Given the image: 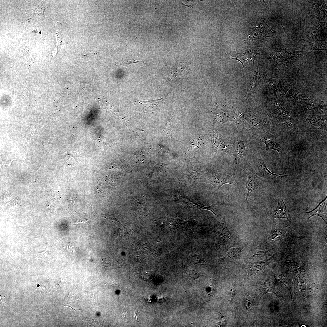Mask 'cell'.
<instances>
[{"instance_id":"4","label":"cell","mask_w":327,"mask_h":327,"mask_svg":"<svg viewBox=\"0 0 327 327\" xmlns=\"http://www.w3.org/2000/svg\"><path fill=\"white\" fill-rule=\"evenodd\" d=\"M247 180L245 185L246 190V201L253 193L263 188L264 182L263 179L254 173L249 171L246 173Z\"/></svg>"},{"instance_id":"7","label":"cell","mask_w":327,"mask_h":327,"mask_svg":"<svg viewBox=\"0 0 327 327\" xmlns=\"http://www.w3.org/2000/svg\"><path fill=\"white\" fill-rule=\"evenodd\" d=\"M248 244L245 242L240 244L238 246L230 249L226 255L219 259L222 262L229 263L235 261L240 256L243 249Z\"/></svg>"},{"instance_id":"9","label":"cell","mask_w":327,"mask_h":327,"mask_svg":"<svg viewBox=\"0 0 327 327\" xmlns=\"http://www.w3.org/2000/svg\"><path fill=\"white\" fill-rule=\"evenodd\" d=\"M310 216L309 218L314 216H317L321 217L326 222L327 214V198H325L314 209L309 212H306Z\"/></svg>"},{"instance_id":"16","label":"cell","mask_w":327,"mask_h":327,"mask_svg":"<svg viewBox=\"0 0 327 327\" xmlns=\"http://www.w3.org/2000/svg\"><path fill=\"white\" fill-rule=\"evenodd\" d=\"M201 276V275L194 270H190L188 273V277L191 279H196Z\"/></svg>"},{"instance_id":"3","label":"cell","mask_w":327,"mask_h":327,"mask_svg":"<svg viewBox=\"0 0 327 327\" xmlns=\"http://www.w3.org/2000/svg\"><path fill=\"white\" fill-rule=\"evenodd\" d=\"M202 182L210 184L216 191L226 184L235 186L236 184V182L233 177L223 172L213 173L206 180Z\"/></svg>"},{"instance_id":"14","label":"cell","mask_w":327,"mask_h":327,"mask_svg":"<svg viewBox=\"0 0 327 327\" xmlns=\"http://www.w3.org/2000/svg\"><path fill=\"white\" fill-rule=\"evenodd\" d=\"M189 260L193 264L198 265L203 264L205 263L203 258L193 253L190 255Z\"/></svg>"},{"instance_id":"5","label":"cell","mask_w":327,"mask_h":327,"mask_svg":"<svg viewBox=\"0 0 327 327\" xmlns=\"http://www.w3.org/2000/svg\"><path fill=\"white\" fill-rule=\"evenodd\" d=\"M47 7V6L44 5L42 4L34 9L20 10L22 13V22L29 19H32L39 22L42 21L43 19L44 11Z\"/></svg>"},{"instance_id":"12","label":"cell","mask_w":327,"mask_h":327,"mask_svg":"<svg viewBox=\"0 0 327 327\" xmlns=\"http://www.w3.org/2000/svg\"><path fill=\"white\" fill-rule=\"evenodd\" d=\"M259 167L262 171L264 173L269 175L271 176L276 177H278L281 178V179L282 177L287 176L286 175L282 173L280 174H276L271 172L267 168L266 165L263 160L261 156L259 154L256 158Z\"/></svg>"},{"instance_id":"8","label":"cell","mask_w":327,"mask_h":327,"mask_svg":"<svg viewBox=\"0 0 327 327\" xmlns=\"http://www.w3.org/2000/svg\"><path fill=\"white\" fill-rule=\"evenodd\" d=\"M271 214L273 218L284 219L289 222L292 221L289 208L283 200L278 202L277 207L272 212Z\"/></svg>"},{"instance_id":"19","label":"cell","mask_w":327,"mask_h":327,"mask_svg":"<svg viewBox=\"0 0 327 327\" xmlns=\"http://www.w3.org/2000/svg\"><path fill=\"white\" fill-rule=\"evenodd\" d=\"M134 316L135 317V320L138 322H139L140 317L139 316V313H138V312H135Z\"/></svg>"},{"instance_id":"2","label":"cell","mask_w":327,"mask_h":327,"mask_svg":"<svg viewBox=\"0 0 327 327\" xmlns=\"http://www.w3.org/2000/svg\"><path fill=\"white\" fill-rule=\"evenodd\" d=\"M174 198L177 203L182 205L200 209H205L211 212L219 220L221 216L217 203H214L208 206H204L198 204L191 200L184 195L177 192L174 194Z\"/></svg>"},{"instance_id":"13","label":"cell","mask_w":327,"mask_h":327,"mask_svg":"<svg viewBox=\"0 0 327 327\" xmlns=\"http://www.w3.org/2000/svg\"><path fill=\"white\" fill-rule=\"evenodd\" d=\"M261 141L265 144L266 150H276L280 156V153L276 143L271 138L264 137L263 138Z\"/></svg>"},{"instance_id":"20","label":"cell","mask_w":327,"mask_h":327,"mask_svg":"<svg viewBox=\"0 0 327 327\" xmlns=\"http://www.w3.org/2000/svg\"><path fill=\"white\" fill-rule=\"evenodd\" d=\"M123 318H124V320L125 321L126 320V317H127V314H126V312H125V311L123 313Z\"/></svg>"},{"instance_id":"6","label":"cell","mask_w":327,"mask_h":327,"mask_svg":"<svg viewBox=\"0 0 327 327\" xmlns=\"http://www.w3.org/2000/svg\"><path fill=\"white\" fill-rule=\"evenodd\" d=\"M213 145L217 149L230 154L235 151L228 140L223 138L218 133L213 132L211 134Z\"/></svg>"},{"instance_id":"18","label":"cell","mask_w":327,"mask_h":327,"mask_svg":"<svg viewBox=\"0 0 327 327\" xmlns=\"http://www.w3.org/2000/svg\"><path fill=\"white\" fill-rule=\"evenodd\" d=\"M235 284L233 285L230 292L229 296V299L230 301L233 299L235 293Z\"/></svg>"},{"instance_id":"15","label":"cell","mask_w":327,"mask_h":327,"mask_svg":"<svg viewBox=\"0 0 327 327\" xmlns=\"http://www.w3.org/2000/svg\"><path fill=\"white\" fill-rule=\"evenodd\" d=\"M253 300V297L252 296L246 294L244 297V303L245 307L247 310H249L251 309Z\"/></svg>"},{"instance_id":"10","label":"cell","mask_w":327,"mask_h":327,"mask_svg":"<svg viewBox=\"0 0 327 327\" xmlns=\"http://www.w3.org/2000/svg\"><path fill=\"white\" fill-rule=\"evenodd\" d=\"M268 261H257L251 263L247 267V275L251 276L260 272L268 264Z\"/></svg>"},{"instance_id":"1","label":"cell","mask_w":327,"mask_h":327,"mask_svg":"<svg viewBox=\"0 0 327 327\" xmlns=\"http://www.w3.org/2000/svg\"><path fill=\"white\" fill-rule=\"evenodd\" d=\"M220 221L219 226L216 229L207 230L214 234L215 243L214 249L216 250L222 247L230 246L236 240V237L227 227L225 218L223 217Z\"/></svg>"},{"instance_id":"11","label":"cell","mask_w":327,"mask_h":327,"mask_svg":"<svg viewBox=\"0 0 327 327\" xmlns=\"http://www.w3.org/2000/svg\"><path fill=\"white\" fill-rule=\"evenodd\" d=\"M235 150L234 154L236 162L238 163L239 161L245 155L246 147L245 144L242 142H237L235 144Z\"/></svg>"},{"instance_id":"17","label":"cell","mask_w":327,"mask_h":327,"mask_svg":"<svg viewBox=\"0 0 327 327\" xmlns=\"http://www.w3.org/2000/svg\"><path fill=\"white\" fill-rule=\"evenodd\" d=\"M125 62V63H124V64H120V65H118L117 66L121 65H124V64H133V63H138L140 64H145V63H144V62L143 61H137L135 60L133 58V57H132V59H128L127 61H126Z\"/></svg>"}]
</instances>
